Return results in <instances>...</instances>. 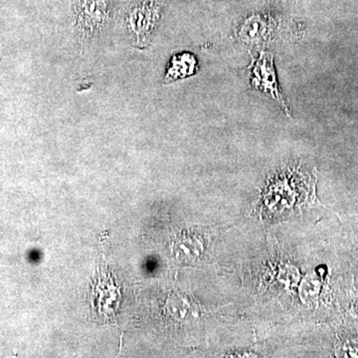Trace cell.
I'll list each match as a JSON object with an SVG mask.
<instances>
[{
  "label": "cell",
  "instance_id": "4",
  "mask_svg": "<svg viewBox=\"0 0 358 358\" xmlns=\"http://www.w3.org/2000/svg\"><path fill=\"white\" fill-rule=\"evenodd\" d=\"M274 30V21L263 14H253L244 21L239 30L240 39L247 43H262Z\"/></svg>",
  "mask_w": 358,
  "mask_h": 358
},
{
  "label": "cell",
  "instance_id": "3",
  "mask_svg": "<svg viewBox=\"0 0 358 358\" xmlns=\"http://www.w3.org/2000/svg\"><path fill=\"white\" fill-rule=\"evenodd\" d=\"M252 86L270 96L279 103L282 112L291 115L288 105L285 102L275 75L274 56L268 52H262L258 58L254 59L249 68Z\"/></svg>",
  "mask_w": 358,
  "mask_h": 358
},
{
  "label": "cell",
  "instance_id": "5",
  "mask_svg": "<svg viewBox=\"0 0 358 358\" xmlns=\"http://www.w3.org/2000/svg\"><path fill=\"white\" fill-rule=\"evenodd\" d=\"M197 72V60L192 53H179L174 55L166 71L164 83H173L178 80L185 79Z\"/></svg>",
  "mask_w": 358,
  "mask_h": 358
},
{
  "label": "cell",
  "instance_id": "2",
  "mask_svg": "<svg viewBox=\"0 0 358 358\" xmlns=\"http://www.w3.org/2000/svg\"><path fill=\"white\" fill-rule=\"evenodd\" d=\"M114 10V0H74L73 13L80 36L88 40L105 32Z\"/></svg>",
  "mask_w": 358,
  "mask_h": 358
},
{
  "label": "cell",
  "instance_id": "1",
  "mask_svg": "<svg viewBox=\"0 0 358 358\" xmlns=\"http://www.w3.org/2000/svg\"><path fill=\"white\" fill-rule=\"evenodd\" d=\"M167 6V0H134L124 8L122 25L134 48L150 46Z\"/></svg>",
  "mask_w": 358,
  "mask_h": 358
}]
</instances>
